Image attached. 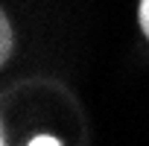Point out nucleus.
<instances>
[{"instance_id": "1", "label": "nucleus", "mask_w": 149, "mask_h": 146, "mask_svg": "<svg viewBox=\"0 0 149 146\" xmlns=\"http://www.w3.org/2000/svg\"><path fill=\"white\" fill-rule=\"evenodd\" d=\"M0 41H3V44H0V58H9V53H12V32H9V21L3 18V21H0Z\"/></svg>"}, {"instance_id": "2", "label": "nucleus", "mask_w": 149, "mask_h": 146, "mask_svg": "<svg viewBox=\"0 0 149 146\" xmlns=\"http://www.w3.org/2000/svg\"><path fill=\"white\" fill-rule=\"evenodd\" d=\"M137 21H140V29H143V32H146V38H149V0H140Z\"/></svg>"}, {"instance_id": "3", "label": "nucleus", "mask_w": 149, "mask_h": 146, "mask_svg": "<svg viewBox=\"0 0 149 146\" xmlns=\"http://www.w3.org/2000/svg\"><path fill=\"white\" fill-rule=\"evenodd\" d=\"M29 146H61V143H58L56 137H50V134H41V137H35Z\"/></svg>"}]
</instances>
